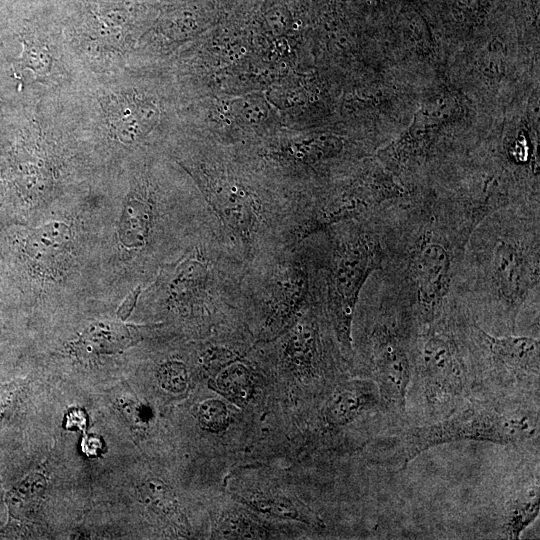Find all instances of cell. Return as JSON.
Here are the masks:
<instances>
[{
  "mask_svg": "<svg viewBox=\"0 0 540 540\" xmlns=\"http://www.w3.org/2000/svg\"><path fill=\"white\" fill-rule=\"evenodd\" d=\"M442 315L420 328L416 358L424 395L432 409L449 406L463 396L468 378L464 354Z\"/></svg>",
  "mask_w": 540,
  "mask_h": 540,
  "instance_id": "cell-9",
  "label": "cell"
},
{
  "mask_svg": "<svg viewBox=\"0 0 540 540\" xmlns=\"http://www.w3.org/2000/svg\"><path fill=\"white\" fill-rule=\"evenodd\" d=\"M321 297L320 257L312 235L246 267L243 314L256 321V343L280 336Z\"/></svg>",
  "mask_w": 540,
  "mask_h": 540,
  "instance_id": "cell-6",
  "label": "cell"
},
{
  "mask_svg": "<svg viewBox=\"0 0 540 540\" xmlns=\"http://www.w3.org/2000/svg\"><path fill=\"white\" fill-rule=\"evenodd\" d=\"M379 219L345 221L312 234L320 257L324 310L346 361L354 356L352 329L360 296L386 258Z\"/></svg>",
  "mask_w": 540,
  "mask_h": 540,
  "instance_id": "cell-5",
  "label": "cell"
},
{
  "mask_svg": "<svg viewBox=\"0 0 540 540\" xmlns=\"http://www.w3.org/2000/svg\"><path fill=\"white\" fill-rule=\"evenodd\" d=\"M198 422L201 428L209 432L224 431L229 425L226 405L218 399L204 401L198 410Z\"/></svg>",
  "mask_w": 540,
  "mask_h": 540,
  "instance_id": "cell-23",
  "label": "cell"
},
{
  "mask_svg": "<svg viewBox=\"0 0 540 540\" xmlns=\"http://www.w3.org/2000/svg\"><path fill=\"white\" fill-rule=\"evenodd\" d=\"M377 408H381V401L376 383L372 379L354 378L334 389L324 406L323 418L328 426L339 428Z\"/></svg>",
  "mask_w": 540,
  "mask_h": 540,
  "instance_id": "cell-12",
  "label": "cell"
},
{
  "mask_svg": "<svg viewBox=\"0 0 540 540\" xmlns=\"http://www.w3.org/2000/svg\"><path fill=\"white\" fill-rule=\"evenodd\" d=\"M141 287H136L125 299L123 304L119 307V310L117 312L118 316L121 319H126L130 313L132 312L133 308L136 305L138 296L140 294Z\"/></svg>",
  "mask_w": 540,
  "mask_h": 540,
  "instance_id": "cell-25",
  "label": "cell"
},
{
  "mask_svg": "<svg viewBox=\"0 0 540 540\" xmlns=\"http://www.w3.org/2000/svg\"><path fill=\"white\" fill-rule=\"evenodd\" d=\"M69 240V228L65 224L49 223L30 237L29 252L35 259L49 257L66 247Z\"/></svg>",
  "mask_w": 540,
  "mask_h": 540,
  "instance_id": "cell-19",
  "label": "cell"
},
{
  "mask_svg": "<svg viewBox=\"0 0 540 540\" xmlns=\"http://www.w3.org/2000/svg\"><path fill=\"white\" fill-rule=\"evenodd\" d=\"M412 222L400 249L394 250L400 269V294L420 329L448 309L466 243L478 221L464 207L410 212Z\"/></svg>",
  "mask_w": 540,
  "mask_h": 540,
  "instance_id": "cell-3",
  "label": "cell"
},
{
  "mask_svg": "<svg viewBox=\"0 0 540 540\" xmlns=\"http://www.w3.org/2000/svg\"><path fill=\"white\" fill-rule=\"evenodd\" d=\"M537 416L522 410L504 411L480 402L453 409L435 422L407 429L399 439L401 469L423 452L457 441H484L515 445L538 431Z\"/></svg>",
  "mask_w": 540,
  "mask_h": 540,
  "instance_id": "cell-7",
  "label": "cell"
},
{
  "mask_svg": "<svg viewBox=\"0 0 540 540\" xmlns=\"http://www.w3.org/2000/svg\"><path fill=\"white\" fill-rule=\"evenodd\" d=\"M108 122L117 136L125 142L143 138L155 126L159 112L146 100L121 95L111 100L107 108Z\"/></svg>",
  "mask_w": 540,
  "mask_h": 540,
  "instance_id": "cell-14",
  "label": "cell"
},
{
  "mask_svg": "<svg viewBox=\"0 0 540 540\" xmlns=\"http://www.w3.org/2000/svg\"><path fill=\"white\" fill-rule=\"evenodd\" d=\"M493 211L472 231L464 250L468 284L515 331L519 313L539 291V215Z\"/></svg>",
  "mask_w": 540,
  "mask_h": 540,
  "instance_id": "cell-2",
  "label": "cell"
},
{
  "mask_svg": "<svg viewBox=\"0 0 540 540\" xmlns=\"http://www.w3.org/2000/svg\"><path fill=\"white\" fill-rule=\"evenodd\" d=\"M216 535L226 539H252L262 538L265 535L263 529L251 517L244 513H228L217 525Z\"/></svg>",
  "mask_w": 540,
  "mask_h": 540,
  "instance_id": "cell-21",
  "label": "cell"
},
{
  "mask_svg": "<svg viewBox=\"0 0 540 540\" xmlns=\"http://www.w3.org/2000/svg\"><path fill=\"white\" fill-rule=\"evenodd\" d=\"M183 166L194 179L221 237L246 267L295 245L296 198L258 185L221 159L195 156Z\"/></svg>",
  "mask_w": 540,
  "mask_h": 540,
  "instance_id": "cell-1",
  "label": "cell"
},
{
  "mask_svg": "<svg viewBox=\"0 0 540 540\" xmlns=\"http://www.w3.org/2000/svg\"><path fill=\"white\" fill-rule=\"evenodd\" d=\"M474 341L485 352L494 370L509 380L538 381L540 364L539 339L531 336H495L473 325Z\"/></svg>",
  "mask_w": 540,
  "mask_h": 540,
  "instance_id": "cell-11",
  "label": "cell"
},
{
  "mask_svg": "<svg viewBox=\"0 0 540 540\" xmlns=\"http://www.w3.org/2000/svg\"><path fill=\"white\" fill-rule=\"evenodd\" d=\"M163 270L157 291L176 313L212 326L243 314L246 265L217 227L205 231L183 257Z\"/></svg>",
  "mask_w": 540,
  "mask_h": 540,
  "instance_id": "cell-4",
  "label": "cell"
},
{
  "mask_svg": "<svg viewBox=\"0 0 540 540\" xmlns=\"http://www.w3.org/2000/svg\"><path fill=\"white\" fill-rule=\"evenodd\" d=\"M157 378L166 391L181 393L187 388L189 381L187 366L177 360L166 361L159 367Z\"/></svg>",
  "mask_w": 540,
  "mask_h": 540,
  "instance_id": "cell-24",
  "label": "cell"
},
{
  "mask_svg": "<svg viewBox=\"0 0 540 540\" xmlns=\"http://www.w3.org/2000/svg\"><path fill=\"white\" fill-rule=\"evenodd\" d=\"M148 192L129 199L120 220V239L126 247L145 248L151 243L159 220V205Z\"/></svg>",
  "mask_w": 540,
  "mask_h": 540,
  "instance_id": "cell-15",
  "label": "cell"
},
{
  "mask_svg": "<svg viewBox=\"0 0 540 540\" xmlns=\"http://www.w3.org/2000/svg\"><path fill=\"white\" fill-rule=\"evenodd\" d=\"M29 38L22 40L23 51L16 61L19 71L30 70L37 77H43L50 71L51 58L45 47Z\"/></svg>",
  "mask_w": 540,
  "mask_h": 540,
  "instance_id": "cell-22",
  "label": "cell"
},
{
  "mask_svg": "<svg viewBox=\"0 0 540 540\" xmlns=\"http://www.w3.org/2000/svg\"><path fill=\"white\" fill-rule=\"evenodd\" d=\"M85 340L92 348L115 350L125 346V340L131 342L133 336L131 337L130 331L122 325L98 323L87 330Z\"/></svg>",
  "mask_w": 540,
  "mask_h": 540,
  "instance_id": "cell-20",
  "label": "cell"
},
{
  "mask_svg": "<svg viewBox=\"0 0 540 540\" xmlns=\"http://www.w3.org/2000/svg\"><path fill=\"white\" fill-rule=\"evenodd\" d=\"M539 487L533 485L511 501L502 526L503 535L508 539H518L523 531L539 515Z\"/></svg>",
  "mask_w": 540,
  "mask_h": 540,
  "instance_id": "cell-18",
  "label": "cell"
},
{
  "mask_svg": "<svg viewBox=\"0 0 540 540\" xmlns=\"http://www.w3.org/2000/svg\"><path fill=\"white\" fill-rule=\"evenodd\" d=\"M240 501L250 508L277 518L291 519L314 527H324L322 519L300 500L277 491L247 490Z\"/></svg>",
  "mask_w": 540,
  "mask_h": 540,
  "instance_id": "cell-16",
  "label": "cell"
},
{
  "mask_svg": "<svg viewBox=\"0 0 540 540\" xmlns=\"http://www.w3.org/2000/svg\"><path fill=\"white\" fill-rule=\"evenodd\" d=\"M12 399V390L2 388L0 390V420L2 419V415L4 414L6 407L9 406Z\"/></svg>",
  "mask_w": 540,
  "mask_h": 540,
  "instance_id": "cell-26",
  "label": "cell"
},
{
  "mask_svg": "<svg viewBox=\"0 0 540 540\" xmlns=\"http://www.w3.org/2000/svg\"><path fill=\"white\" fill-rule=\"evenodd\" d=\"M411 317L402 310L398 321L378 322L368 338L369 363L384 411L405 412L415 362L408 334Z\"/></svg>",
  "mask_w": 540,
  "mask_h": 540,
  "instance_id": "cell-8",
  "label": "cell"
},
{
  "mask_svg": "<svg viewBox=\"0 0 540 540\" xmlns=\"http://www.w3.org/2000/svg\"><path fill=\"white\" fill-rule=\"evenodd\" d=\"M452 99L438 100L434 105L422 107L410 127L396 140L379 150L380 164L398 180L408 171L415 170L427 159L435 136L441 126L457 113Z\"/></svg>",
  "mask_w": 540,
  "mask_h": 540,
  "instance_id": "cell-10",
  "label": "cell"
},
{
  "mask_svg": "<svg viewBox=\"0 0 540 540\" xmlns=\"http://www.w3.org/2000/svg\"><path fill=\"white\" fill-rule=\"evenodd\" d=\"M239 359L215 374V387L237 405L246 404L253 394L254 377L250 367Z\"/></svg>",
  "mask_w": 540,
  "mask_h": 540,
  "instance_id": "cell-17",
  "label": "cell"
},
{
  "mask_svg": "<svg viewBox=\"0 0 540 540\" xmlns=\"http://www.w3.org/2000/svg\"><path fill=\"white\" fill-rule=\"evenodd\" d=\"M343 150V139L335 135L321 134L285 142L265 156L284 169L305 170L338 158Z\"/></svg>",
  "mask_w": 540,
  "mask_h": 540,
  "instance_id": "cell-13",
  "label": "cell"
}]
</instances>
